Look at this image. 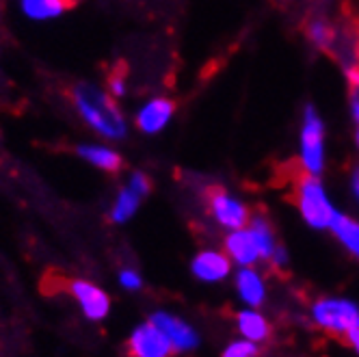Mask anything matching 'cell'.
<instances>
[{
  "label": "cell",
  "mask_w": 359,
  "mask_h": 357,
  "mask_svg": "<svg viewBox=\"0 0 359 357\" xmlns=\"http://www.w3.org/2000/svg\"><path fill=\"white\" fill-rule=\"evenodd\" d=\"M18 5L27 20L43 24L63 18L72 7V0H18Z\"/></svg>",
  "instance_id": "cell-16"
},
{
  "label": "cell",
  "mask_w": 359,
  "mask_h": 357,
  "mask_svg": "<svg viewBox=\"0 0 359 357\" xmlns=\"http://www.w3.org/2000/svg\"><path fill=\"white\" fill-rule=\"evenodd\" d=\"M117 286L123 290V292H141L143 286H145V277L143 273L137 269V267H121L117 271Z\"/></svg>",
  "instance_id": "cell-21"
},
{
  "label": "cell",
  "mask_w": 359,
  "mask_h": 357,
  "mask_svg": "<svg viewBox=\"0 0 359 357\" xmlns=\"http://www.w3.org/2000/svg\"><path fill=\"white\" fill-rule=\"evenodd\" d=\"M355 147H357V154H359V128H355Z\"/></svg>",
  "instance_id": "cell-27"
},
{
  "label": "cell",
  "mask_w": 359,
  "mask_h": 357,
  "mask_svg": "<svg viewBox=\"0 0 359 357\" xmlns=\"http://www.w3.org/2000/svg\"><path fill=\"white\" fill-rule=\"evenodd\" d=\"M223 251L229 256V260L234 262V267H260L262 258L258 245H255L249 227H238L229 229L223 236Z\"/></svg>",
  "instance_id": "cell-14"
},
{
  "label": "cell",
  "mask_w": 359,
  "mask_h": 357,
  "mask_svg": "<svg viewBox=\"0 0 359 357\" xmlns=\"http://www.w3.org/2000/svg\"><path fill=\"white\" fill-rule=\"evenodd\" d=\"M292 201L301 221L316 232H329L340 217L336 201L331 199L323 182V175L299 173L292 187Z\"/></svg>",
  "instance_id": "cell-2"
},
{
  "label": "cell",
  "mask_w": 359,
  "mask_h": 357,
  "mask_svg": "<svg viewBox=\"0 0 359 357\" xmlns=\"http://www.w3.org/2000/svg\"><path fill=\"white\" fill-rule=\"evenodd\" d=\"M206 210L210 221L223 229V232H229V229H238L245 227L253 215L249 203L223 187H215L206 193Z\"/></svg>",
  "instance_id": "cell-6"
},
{
  "label": "cell",
  "mask_w": 359,
  "mask_h": 357,
  "mask_svg": "<svg viewBox=\"0 0 359 357\" xmlns=\"http://www.w3.org/2000/svg\"><path fill=\"white\" fill-rule=\"evenodd\" d=\"M357 203H359V199H357Z\"/></svg>",
  "instance_id": "cell-29"
},
{
  "label": "cell",
  "mask_w": 359,
  "mask_h": 357,
  "mask_svg": "<svg viewBox=\"0 0 359 357\" xmlns=\"http://www.w3.org/2000/svg\"><path fill=\"white\" fill-rule=\"evenodd\" d=\"M329 232L333 234L336 243L346 251V256L359 262V219L340 213V217L331 225Z\"/></svg>",
  "instance_id": "cell-19"
},
{
  "label": "cell",
  "mask_w": 359,
  "mask_h": 357,
  "mask_svg": "<svg viewBox=\"0 0 359 357\" xmlns=\"http://www.w3.org/2000/svg\"><path fill=\"white\" fill-rule=\"evenodd\" d=\"M126 353L133 357H171L173 349L163 331L149 318L135 325L126 340Z\"/></svg>",
  "instance_id": "cell-11"
},
{
  "label": "cell",
  "mask_w": 359,
  "mask_h": 357,
  "mask_svg": "<svg viewBox=\"0 0 359 357\" xmlns=\"http://www.w3.org/2000/svg\"><path fill=\"white\" fill-rule=\"evenodd\" d=\"M353 57H355V61L359 63V29H357V35H355V43H353Z\"/></svg>",
  "instance_id": "cell-26"
},
{
  "label": "cell",
  "mask_w": 359,
  "mask_h": 357,
  "mask_svg": "<svg viewBox=\"0 0 359 357\" xmlns=\"http://www.w3.org/2000/svg\"><path fill=\"white\" fill-rule=\"evenodd\" d=\"M232 286L243 308H262L269 301V282L260 267H236Z\"/></svg>",
  "instance_id": "cell-12"
},
{
  "label": "cell",
  "mask_w": 359,
  "mask_h": 357,
  "mask_svg": "<svg viewBox=\"0 0 359 357\" xmlns=\"http://www.w3.org/2000/svg\"><path fill=\"white\" fill-rule=\"evenodd\" d=\"M307 316L323 334L344 340L348 331L359 327V303L340 295H323L310 303Z\"/></svg>",
  "instance_id": "cell-4"
},
{
  "label": "cell",
  "mask_w": 359,
  "mask_h": 357,
  "mask_svg": "<svg viewBox=\"0 0 359 357\" xmlns=\"http://www.w3.org/2000/svg\"><path fill=\"white\" fill-rule=\"evenodd\" d=\"M344 67V79L348 85V113L355 123V128H359V63L355 59L342 63Z\"/></svg>",
  "instance_id": "cell-20"
},
{
  "label": "cell",
  "mask_w": 359,
  "mask_h": 357,
  "mask_svg": "<svg viewBox=\"0 0 359 357\" xmlns=\"http://www.w3.org/2000/svg\"><path fill=\"white\" fill-rule=\"evenodd\" d=\"M173 117L175 102L169 95H149L137 105L130 123L143 137H158L169 128Z\"/></svg>",
  "instance_id": "cell-8"
},
{
  "label": "cell",
  "mask_w": 359,
  "mask_h": 357,
  "mask_svg": "<svg viewBox=\"0 0 359 357\" xmlns=\"http://www.w3.org/2000/svg\"><path fill=\"white\" fill-rule=\"evenodd\" d=\"M69 102L76 117L95 139L119 143L130 135V117L104 85L93 81L76 83L69 91Z\"/></svg>",
  "instance_id": "cell-1"
},
{
  "label": "cell",
  "mask_w": 359,
  "mask_h": 357,
  "mask_svg": "<svg viewBox=\"0 0 359 357\" xmlns=\"http://www.w3.org/2000/svg\"><path fill=\"white\" fill-rule=\"evenodd\" d=\"M189 269L195 282L206 284V286H217V284L227 282V279H232V273L236 267L223 251V247H203L191 258Z\"/></svg>",
  "instance_id": "cell-10"
},
{
  "label": "cell",
  "mask_w": 359,
  "mask_h": 357,
  "mask_svg": "<svg viewBox=\"0 0 359 357\" xmlns=\"http://www.w3.org/2000/svg\"><path fill=\"white\" fill-rule=\"evenodd\" d=\"M76 156L102 173H119L123 169V156L117 149V143L104 139L79 143L76 145Z\"/></svg>",
  "instance_id": "cell-13"
},
{
  "label": "cell",
  "mask_w": 359,
  "mask_h": 357,
  "mask_svg": "<svg viewBox=\"0 0 359 357\" xmlns=\"http://www.w3.org/2000/svg\"><path fill=\"white\" fill-rule=\"evenodd\" d=\"M104 87H107L109 93H111L113 97H117L119 102L126 100L128 93H130V81H128L126 72H121V69H115V72L109 74V79H107Z\"/></svg>",
  "instance_id": "cell-23"
},
{
  "label": "cell",
  "mask_w": 359,
  "mask_h": 357,
  "mask_svg": "<svg viewBox=\"0 0 359 357\" xmlns=\"http://www.w3.org/2000/svg\"><path fill=\"white\" fill-rule=\"evenodd\" d=\"M0 22H3V7H0Z\"/></svg>",
  "instance_id": "cell-28"
},
{
  "label": "cell",
  "mask_w": 359,
  "mask_h": 357,
  "mask_svg": "<svg viewBox=\"0 0 359 357\" xmlns=\"http://www.w3.org/2000/svg\"><path fill=\"white\" fill-rule=\"evenodd\" d=\"M297 163L301 173L323 175L327 169V126L314 105H307L301 113Z\"/></svg>",
  "instance_id": "cell-3"
},
{
  "label": "cell",
  "mask_w": 359,
  "mask_h": 357,
  "mask_svg": "<svg viewBox=\"0 0 359 357\" xmlns=\"http://www.w3.org/2000/svg\"><path fill=\"white\" fill-rule=\"evenodd\" d=\"M149 321L165 334V338L169 340L173 349V355H187L199 349L201 334L191 321L177 316L169 310H154L149 314Z\"/></svg>",
  "instance_id": "cell-9"
},
{
  "label": "cell",
  "mask_w": 359,
  "mask_h": 357,
  "mask_svg": "<svg viewBox=\"0 0 359 357\" xmlns=\"http://www.w3.org/2000/svg\"><path fill=\"white\" fill-rule=\"evenodd\" d=\"M249 232L255 241V245H258V251H260V258L262 262H269L271 258V253L275 251V247L279 245L277 241V234H275V227L271 223V219L264 215V213H253L249 223Z\"/></svg>",
  "instance_id": "cell-18"
},
{
  "label": "cell",
  "mask_w": 359,
  "mask_h": 357,
  "mask_svg": "<svg viewBox=\"0 0 359 357\" xmlns=\"http://www.w3.org/2000/svg\"><path fill=\"white\" fill-rule=\"evenodd\" d=\"M221 355L223 357H255V355H260V344L253 340H247L243 336H236L234 340H229L223 346Z\"/></svg>",
  "instance_id": "cell-22"
},
{
  "label": "cell",
  "mask_w": 359,
  "mask_h": 357,
  "mask_svg": "<svg viewBox=\"0 0 359 357\" xmlns=\"http://www.w3.org/2000/svg\"><path fill=\"white\" fill-rule=\"evenodd\" d=\"M305 39L318 53H336L340 43V33L327 18H312L305 24Z\"/></svg>",
  "instance_id": "cell-17"
},
{
  "label": "cell",
  "mask_w": 359,
  "mask_h": 357,
  "mask_svg": "<svg viewBox=\"0 0 359 357\" xmlns=\"http://www.w3.org/2000/svg\"><path fill=\"white\" fill-rule=\"evenodd\" d=\"M344 342H346V346L359 357V327H355L353 331H348V334L344 336Z\"/></svg>",
  "instance_id": "cell-25"
},
{
  "label": "cell",
  "mask_w": 359,
  "mask_h": 357,
  "mask_svg": "<svg viewBox=\"0 0 359 357\" xmlns=\"http://www.w3.org/2000/svg\"><path fill=\"white\" fill-rule=\"evenodd\" d=\"M65 292L76 303L81 316L89 323H104L111 316L113 299L100 284L87 277H74L65 284Z\"/></svg>",
  "instance_id": "cell-7"
},
{
  "label": "cell",
  "mask_w": 359,
  "mask_h": 357,
  "mask_svg": "<svg viewBox=\"0 0 359 357\" xmlns=\"http://www.w3.org/2000/svg\"><path fill=\"white\" fill-rule=\"evenodd\" d=\"M288 262H290V253H288V249H286L284 245H277L275 251L271 253V258H269L266 264H271V267L277 269V271H284V269L288 267Z\"/></svg>",
  "instance_id": "cell-24"
},
{
  "label": "cell",
  "mask_w": 359,
  "mask_h": 357,
  "mask_svg": "<svg viewBox=\"0 0 359 357\" xmlns=\"http://www.w3.org/2000/svg\"><path fill=\"white\" fill-rule=\"evenodd\" d=\"M149 193H151L149 175L145 171H130L123 177V182L117 187L111 199L109 221L113 225H128L139 215L143 201L149 197Z\"/></svg>",
  "instance_id": "cell-5"
},
{
  "label": "cell",
  "mask_w": 359,
  "mask_h": 357,
  "mask_svg": "<svg viewBox=\"0 0 359 357\" xmlns=\"http://www.w3.org/2000/svg\"><path fill=\"white\" fill-rule=\"evenodd\" d=\"M234 327L238 336L258 342L260 346L266 344L273 336V325L260 312V308H241L234 316Z\"/></svg>",
  "instance_id": "cell-15"
}]
</instances>
